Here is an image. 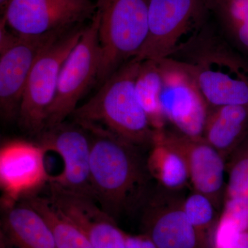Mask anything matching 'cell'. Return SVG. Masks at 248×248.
Here are the masks:
<instances>
[{"label":"cell","instance_id":"6da1fadb","mask_svg":"<svg viewBox=\"0 0 248 248\" xmlns=\"http://www.w3.org/2000/svg\"><path fill=\"white\" fill-rule=\"evenodd\" d=\"M78 124L91 138L90 172L94 200L115 220L141 207L150 194L151 176L140 148L97 124Z\"/></svg>","mask_w":248,"mask_h":248},{"label":"cell","instance_id":"7a4b0ae2","mask_svg":"<svg viewBox=\"0 0 248 248\" xmlns=\"http://www.w3.org/2000/svg\"><path fill=\"white\" fill-rule=\"evenodd\" d=\"M170 58L188 70L210 108L248 105V61L223 35L204 27Z\"/></svg>","mask_w":248,"mask_h":248},{"label":"cell","instance_id":"3957f363","mask_svg":"<svg viewBox=\"0 0 248 248\" xmlns=\"http://www.w3.org/2000/svg\"><path fill=\"white\" fill-rule=\"evenodd\" d=\"M141 62L135 57L111 75L90 100L73 112L75 122L97 124L134 146L151 148L156 131L135 93Z\"/></svg>","mask_w":248,"mask_h":248},{"label":"cell","instance_id":"277c9868","mask_svg":"<svg viewBox=\"0 0 248 248\" xmlns=\"http://www.w3.org/2000/svg\"><path fill=\"white\" fill-rule=\"evenodd\" d=\"M150 0H98L102 60L97 80L104 82L138 55L148 31Z\"/></svg>","mask_w":248,"mask_h":248},{"label":"cell","instance_id":"5b68a950","mask_svg":"<svg viewBox=\"0 0 248 248\" xmlns=\"http://www.w3.org/2000/svg\"><path fill=\"white\" fill-rule=\"evenodd\" d=\"M211 0H150L146 42L136 58L141 61L170 58L200 33Z\"/></svg>","mask_w":248,"mask_h":248},{"label":"cell","instance_id":"8992f818","mask_svg":"<svg viewBox=\"0 0 248 248\" xmlns=\"http://www.w3.org/2000/svg\"><path fill=\"white\" fill-rule=\"evenodd\" d=\"M75 28L54 41L41 53L28 78L18 113L19 125L38 136L45 127L46 115L56 94L62 67L82 35Z\"/></svg>","mask_w":248,"mask_h":248},{"label":"cell","instance_id":"52a82bcc","mask_svg":"<svg viewBox=\"0 0 248 248\" xmlns=\"http://www.w3.org/2000/svg\"><path fill=\"white\" fill-rule=\"evenodd\" d=\"M99 25L97 10L62 67L56 94L46 115L45 129L63 123L73 115L80 99L97 80L102 60Z\"/></svg>","mask_w":248,"mask_h":248},{"label":"cell","instance_id":"ba28073f","mask_svg":"<svg viewBox=\"0 0 248 248\" xmlns=\"http://www.w3.org/2000/svg\"><path fill=\"white\" fill-rule=\"evenodd\" d=\"M158 62L162 76L161 105L166 122L184 135L203 138L210 107L195 79L175 59Z\"/></svg>","mask_w":248,"mask_h":248},{"label":"cell","instance_id":"9c48e42d","mask_svg":"<svg viewBox=\"0 0 248 248\" xmlns=\"http://www.w3.org/2000/svg\"><path fill=\"white\" fill-rule=\"evenodd\" d=\"M96 11L97 4L90 0H12L1 17L19 35H40L69 30Z\"/></svg>","mask_w":248,"mask_h":248},{"label":"cell","instance_id":"30bf717a","mask_svg":"<svg viewBox=\"0 0 248 248\" xmlns=\"http://www.w3.org/2000/svg\"><path fill=\"white\" fill-rule=\"evenodd\" d=\"M37 138V143L46 151L56 153L63 161L62 172L50 176L48 183L93 199L90 172L91 138L86 129L76 122H64L45 128Z\"/></svg>","mask_w":248,"mask_h":248},{"label":"cell","instance_id":"8fae6325","mask_svg":"<svg viewBox=\"0 0 248 248\" xmlns=\"http://www.w3.org/2000/svg\"><path fill=\"white\" fill-rule=\"evenodd\" d=\"M69 30L40 35L17 33L14 42L0 51V108L5 120L18 117L28 78L41 53Z\"/></svg>","mask_w":248,"mask_h":248},{"label":"cell","instance_id":"7c38bea8","mask_svg":"<svg viewBox=\"0 0 248 248\" xmlns=\"http://www.w3.org/2000/svg\"><path fill=\"white\" fill-rule=\"evenodd\" d=\"M180 192L160 187L142 205L141 233L158 248H201L198 236L184 208Z\"/></svg>","mask_w":248,"mask_h":248},{"label":"cell","instance_id":"4fadbf2b","mask_svg":"<svg viewBox=\"0 0 248 248\" xmlns=\"http://www.w3.org/2000/svg\"><path fill=\"white\" fill-rule=\"evenodd\" d=\"M38 143L11 140L0 150L1 203H13L27 196L38 193L48 184L45 155Z\"/></svg>","mask_w":248,"mask_h":248},{"label":"cell","instance_id":"5bb4252c","mask_svg":"<svg viewBox=\"0 0 248 248\" xmlns=\"http://www.w3.org/2000/svg\"><path fill=\"white\" fill-rule=\"evenodd\" d=\"M156 132L165 143L184 156L194 190L206 195L217 210H221L226 193L225 158L203 138H192L174 129Z\"/></svg>","mask_w":248,"mask_h":248},{"label":"cell","instance_id":"9a60e30c","mask_svg":"<svg viewBox=\"0 0 248 248\" xmlns=\"http://www.w3.org/2000/svg\"><path fill=\"white\" fill-rule=\"evenodd\" d=\"M48 196L87 236L93 248H125L124 231L91 197L48 183Z\"/></svg>","mask_w":248,"mask_h":248},{"label":"cell","instance_id":"2e32d148","mask_svg":"<svg viewBox=\"0 0 248 248\" xmlns=\"http://www.w3.org/2000/svg\"><path fill=\"white\" fill-rule=\"evenodd\" d=\"M1 236L17 248H58L44 217L25 200L1 203Z\"/></svg>","mask_w":248,"mask_h":248},{"label":"cell","instance_id":"e0dca14e","mask_svg":"<svg viewBox=\"0 0 248 248\" xmlns=\"http://www.w3.org/2000/svg\"><path fill=\"white\" fill-rule=\"evenodd\" d=\"M248 135V105L212 108L203 138L226 160Z\"/></svg>","mask_w":248,"mask_h":248},{"label":"cell","instance_id":"ac0fdd59","mask_svg":"<svg viewBox=\"0 0 248 248\" xmlns=\"http://www.w3.org/2000/svg\"><path fill=\"white\" fill-rule=\"evenodd\" d=\"M151 177L166 190L181 192L190 183V172L183 155L165 143L156 132L146 158Z\"/></svg>","mask_w":248,"mask_h":248},{"label":"cell","instance_id":"d6986e66","mask_svg":"<svg viewBox=\"0 0 248 248\" xmlns=\"http://www.w3.org/2000/svg\"><path fill=\"white\" fill-rule=\"evenodd\" d=\"M25 200L44 217L58 248H93L82 230L53 203L50 197L33 194Z\"/></svg>","mask_w":248,"mask_h":248},{"label":"cell","instance_id":"ffe728a7","mask_svg":"<svg viewBox=\"0 0 248 248\" xmlns=\"http://www.w3.org/2000/svg\"><path fill=\"white\" fill-rule=\"evenodd\" d=\"M161 90L162 76L159 62L142 61L135 82V93L156 131L164 130L167 124L161 108Z\"/></svg>","mask_w":248,"mask_h":248},{"label":"cell","instance_id":"44dd1931","mask_svg":"<svg viewBox=\"0 0 248 248\" xmlns=\"http://www.w3.org/2000/svg\"><path fill=\"white\" fill-rule=\"evenodd\" d=\"M184 208L198 236L201 248H212L220 215L213 202L206 195L194 190L184 199Z\"/></svg>","mask_w":248,"mask_h":248},{"label":"cell","instance_id":"7402d4cb","mask_svg":"<svg viewBox=\"0 0 248 248\" xmlns=\"http://www.w3.org/2000/svg\"><path fill=\"white\" fill-rule=\"evenodd\" d=\"M228 182L225 199L248 202V135L226 161Z\"/></svg>","mask_w":248,"mask_h":248},{"label":"cell","instance_id":"603a6c76","mask_svg":"<svg viewBox=\"0 0 248 248\" xmlns=\"http://www.w3.org/2000/svg\"><path fill=\"white\" fill-rule=\"evenodd\" d=\"M210 9L215 11L228 39L248 21V0H211Z\"/></svg>","mask_w":248,"mask_h":248},{"label":"cell","instance_id":"cb8c5ba5","mask_svg":"<svg viewBox=\"0 0 248 248\" xmlns=\"http://www.w3.org/2000/svg\"><path fill=\"white\" fill-rule=\"evenodd\" d=\"M212 248H248V231L233 233L214 243Z\"/></svg>","mask_w":248,"mask_h":248},{"label":"cell","instance_id":"d4e9b609","mask_svg":"<svg viewBox=\"0 0 248 248\" xmlns=\"http://www.w3.org/2000/svg\"><path fill=\"white\" fill-rule=\"evenodd\" d=\"M125 248H158L149 236L141 233L131 234L124 232Z\"/></svg>","mask_w":248,"mask_h":248},{"label":"cell","instance_id":"484cf974","mask_svg":"<svg viewBox=\"0 0 248 248\" xmlns=\"http://www.w3.org/2000/svg\"><path fill=\"white\" fill-rule=\"evenodd\" d=\"M11 1L12 0H0V11H1V16H4Z\"/></svg>","mask_w":248,"mask_h":248},{"label":"cell","instance_id":"4316f807","mask_svg":"<svg viewBox=\"0 0 248 248\" xmlns=\"http://www.w3.org/2000/svg\"><path fill=\"white\" fill-rule=\"evenodd\" d=\"M1 248H17L8 244L6 241L1 236Z\"/></svg>","mask_w":248,"mask_h":248}]
</instances>
